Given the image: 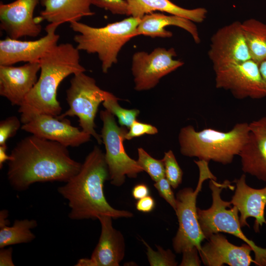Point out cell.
<instances>
[{"instance_id": "cell-26", "label": "cell", "mask_w": 266, "mask_h": 266, "mask_svg": "<svg viewBox=\"0 0 266 266\" xmlns=\"http://www.w3.org/2000/svg\"><path fill=\"white\" fill-rule=\"evenodd\" d=\"M102 105L106 110L117 118L120 126L128 128L136 120L139 114L138 109L122 107L118 103L117 98L109 92L102 102Z\"/></svg>"}, {"instance_id": "cell-30", "label": "cell", "mask_w": 266, "mask_h": 266, "mask_svg": "<svg viewBox=\"0 0 266 266\" xmlns=\"http://www.w3.org/2000/svg\"><path fill=\"white\" fill-rule=\"evenodd\" d=\"M21 120L16 116L8 117L0 122V145L6 144L9 138L14 136L21 127Z\"/></svg>"}, {"instance_id": "cell-34", "label": "cell", "mask_w": 266, "mask_h": 266, "mask_svg": "<svg viewBox=\"0 0 266 266\" xmlns=\"http://www.w3.org/2000/svg\"><path fill=\"white\" fill-rule=\"evenodd\" d=\"M182 259L180 266H199L201 260L199 256V250L196 247L185 251L182 253Z\"/></svg>"}, {"instance_id": "cell-27", "label": "cell", "mask_w": 266, "mask_h": 266, "mask_svg": "<svg viewBox=\"0 0 266 266\" xmlns=\"http://www.w3.org/2000/svg\"><path fill=\"white\" fill-rule=\"evenodd\" d=\"M137 164L154 181L156 182L165 177V167L162 159L157 160L153 158L141 147L137 149Z\"/></svg>"}, {"instance_id": "cell-7", "label": "cell", "mask_w": 266, "mask_h": 266, "mask_svg": "<svg viewBox=\"0 0 266 266\" xmlns=\"http://www.w3.org/2000/svg\"><path fill=\"white\" fill-rule=\"evenodd\" d=\"M199 169V178L195 190L188 187L179 190L176 195V207L175 210L178 229L172 239V246L176 253L196 247L199 252L201 242L206 239L198 220L197 198L201 191L203 183L207 179L217 180L211 172L208 162L202 160L195 161Z\"/></svg>"}, {"instance_id": "cell-1", "label": "cell", "mask_w": 266, "mask_h": 266, "mask_svg": "<svg viewBox=\"0 0 266 266\" xmlns=\"http://www.w3.org/2000/svg\"><path fill=\"white\" fill-rule=\"evenodd\" d=\"M7 176L15 190L23 191L36 182L68 181L82 164L71 158L67 147L32 134L13 148Z\"/></svg>"}, {"instance_id": "cell-20", "label": "cell", "mask_w": 266, "mask_h": 266, "mask_svg": "<svg viewBox=\"0 0 266 266\" xmlns=\"http://www.w3.org/2000/svg\"><path fill=\"white\" fill-rule=\"evenodd\" d=\"M40 2L44 9L35 17L38 24L46 20L59 26L95 14L91 9L90 0H40Z\"/></svg>"}, {"instance_id": "cell-10", "label": "cell", "mask_w": 266, "mask_h": 266, "mask_svg": "<svg viewBox=\"0 0 266 266\" xmlns=\"http://www.w3.org/2000/svg\"><path fill=\"white\" fill-rule=\"evenodd\" d=\"M215 86L230 91L236 99L266 97V84L259 64L252 59L214 67Z\"/></svg>"}, {"instance_id": "cell-36", "label": "cell", "mask_w": 266, "mask_h": 266, "mask_svg": "<svg viewBox=\"0 0 266 266\" xmlns=\"http://www.w3.org/2000/svg\"><path fill=\"white\" fill-rule=\"evenodd\" d=\"M12 248L9 247L1 248L0 250V266H14V264L12 259Z\"/></svg>"}, {"instance_id": "cell-21", "label": "cell", "mask_w": 266, "mask_h": 266, "mask_svg": "<svg viewBox=\"0 0 266 266\" xmlns=\"http://www.w3.org/2000/svg\"><path fill=\"white\" fill-rule=\"evenodd\" d=\"M169 26H176L185 30L196 43H200L199 31L194 22L178 16L161 13L152 12L141 18L136 29V35L169 38L172 36V33L165 28Z\"/></svg>"}, {"instance_id": "cell-8", "label": "cell", "mask_w": 266, "mask_h": 266, "mask_svg": "<svg viewBox=\"0 0 266 266\" xmlns=\"http://www.w3.org/2000/svg\"><path fill=\"white\" fill-rule=\"evenodd\" d=\"M84 72L74 74L71 79L70 86L66 91L69 108L57 117L63 119L77 116L81 130L100 144L102 139L95 129V118L100 103L105 100L109 92L101 89L96 80Z\"/></svg>"}, {"instance_id": "cell-9", "label": "cell", "mask_w": 266, "mask_h": 266, "mask_svg": "<svg viewBox=\"0 0 266 266\" xmlns=\"http://www.w3.org/2000/svg\"><path fill=\"white\" fill-rule=\"evenodd\" d=\"M100 116L103 123L100 135L105 149L104 157L109 180L112 185L120 187L124 183L126 176L136 178L143 170L137 161L130 157L125 151L123 142L127 130L119 126L115 116L107 110H101Z\"/></svg>"}, {"instance_id": "cell-40", "label": "cell", "mask_w": 266, "mask_h": 266, "mask_svg": "<svg viewBox=\"0 0 266 266\" xmlns=\"http://www.w3.org/2000/svg\"><path fill=\"white\" fill-rule=\"evenodd\" d=\"M259 68L262 76L266 84V60L259 64Z\"/></svg>"}, {"instance_id": "cell-38", "label": "cell", "mask_w": 266, "mask_h": 266, "mask_svg": "<svg viewBox=\"0 0 266 266\" xmlns=\"http://www.w3.org/2000/svg\"><path fill=\"white\" fill-rule=\"evenodd\" d=\"M250 130L266 133V117L249 124Z\"/></svg>"}, {"instance_id": "cell-41", "label": "cell", "mask_w": 266, "mask_h": 266, "mask_svg": "<svg viewBox=\"0 0 266 266\" xmlns=\"http://www.w3.org/2000/svg\"><path fill=\"white\" fill-rule=\"evenodd\" d=\"M260 266H266V257L262 259L260 263Z\"/></svg>"}, {"instance_id": "cell-18", "label": "cell", "mask_w": 266, "mask_h": 266, "mask_svg": "<svg viewBox=\"0 0 266 266\" xmlns=\"http://www.w3.org/2000/svg\"><path fill=\"white\" fill-rule=\"evenodd\" d=\"M39 70V62L19 66L0 65V95L12 105L20 106L35 85Z\"/></svg>"}, {"instance_id": "cell-39", "label": "cell", "mask_w": 266, "mask_h": 266, "mask_svg": "<svg viewBox=\"0 0 266 266\" xmlns=\"http://www.w3.org/2000/svg\"><path fill=\"white\" fill-rule=\"evenodd\" d=\"M7 147L6 144L0 145V168L3 167L4 163L11 159V156L7 153Z\"/></svg>"}, {"instance_id": "cell-31", "label": "cell", "mask_w": 266, "mask_h": 266, "mask_svg": "<svg viewBox=\"0 0 266 266\" xmlns=\"http://www.w3.org/2000/svg\"><path fill=\"white\" fill-rule=\"evenodd\" d=\"M91 4L109 11L113 14L129 16L127 0H90Z\"/></svg>"}, {"instance_id": "cell-33", "label": "cell", "mask_w": 266, "mask_h": 266, "mask_svg": "<svg viewBox=\"0 0 266 266\" xmlns=\"http://www.w3.org/2000/svg\"><path fill=\"white\" fill-rule=\"evenodd\" d=\"M160 196L163 198L174 210L176 207V197L171 189V186L166 177H164L154 184Z\"/></svg>"}, {"instance_id": "cell-25", "label": "cell", "mask_w": 266, "mask_h": 266, "mask_svg": "<svg viewBox=\"0 0 266 266\" xmlns=\"http://www.w3.org/2000/svg\"><path fill=\"white\" fill-rule=\"evenodd\" d=\"M251 59L260 64L266 60V23L254 18L241 22Z\"/></svg>"}, {"instance_id": "cell-23", "label": "cell", "mask_w": 266, "mask_h": 266, "mask_svg": "<svg viewBox=\"0 0 266 266\" xmlns=\"http://www.w3.org/2000/svg\"><path fill=\"white\" fill-rule=\"evenodd\" d=\"M238 156L244 173L266 182V133L251 130Z\"/></svg>"}, {"instance_id": "cell-22", "label": "cell", "mask_w": 266, "mask_h": 266, "mask_svg": "<svg viewBox=\"0 0 266 266\" xmlns=\"http://www.w3.org/2000/svg\"><path fill=\"white\" fill-rule=\"evenodd\" d=\"M129 16L141 19L145 15L159 11L183 17L194 23L203 22L207 15L204 7L187 9L179 6L170 0H127Z\"/></svg>"}, {"instance_id": "cell-13", "label": "cell", "mask_w": 266, "mask_h": 266, "mask_svg": "<svg viewBox=\"0 0 266 266\" xmlns=\"http://www.w3.org/2000/svg\"><path fill=\"white\" fill-rule=\"evenodd\" d=\"M59 26L50 23L46 34L35 40L22 41L7 37L0 40V65H13L20 62H39L45 53L57 44L60 36L55 32Z\"/></svg>"}, {"instance_id": "cell-16", "label": "cell", "mask_w": 266, "mask_h": 266, "mask_svg": "<svg viewBox=\"0 0 266 266\" xmlns=\"http://www.w3.org/2000/svg\"><path fill=\"white\" fill-rule=\"evenodd\" d=\"M109 216L99 217L101 232L97 245L90 258L78 261L76 266H119L125 255L126 245L122 233L112 225Z\"/></svg>"}, {"instance_id": "cell-19", "label": "cell", "mask_w": 266, "mask_h": 266, "mask_svg": "<svg viewBox=\"0 0 266 266\" xmlns=\"http://www.w3.org/2000/svg\"><path fill=\"white\" fill-rule=\"evenodd\" d=\"M236 189L231 204L235 206L240 212L239 221L241 227L248 226L247 219L253 217L255 219L254 229L257 233L260 227L266 224L265 208L266 205V186L262 189H254L246 183V176L242 174L235 180Z\"/></svg>"}, {"instance_id": "cell-11", "label": "cell", "mask_w": 266, "mask_h": 266, "mask_svg": "<svg viewBox=\"0 0 266 266\" xmlns=\"http://www.w3.org/2000/svg\"><path fill=\"white\" fill-rule=\"evenodd\" d=\"M173 48H157L150 53L135 52L133 56L132 72L134 89L146 91L155 87L164 76L182 66L184 63L175 60Z\"/></svg>"}, {"instance_id": "cell-2", "label": "cell", "mask_w": 266, "mask_h": 266, "mask_svg": "<svg viewBox=\"0 0 266 266\" xmlns=\"http://www.w3.org/2000/svg\"><path fill=\"white\" fill-rule=\"evenodd\" d=\"M107 180L109 175L104 153L95 146L78 172L57 190L68 201L70 219H98L105 215L113 219L133 217L132 212L115 209L108 202L103 192L104 183Z\"/></svg>"}, {"instance_id": "cell-3", "label": "cell", "mask_w": 266, "mask_h": 266, "mask_svg": "<svg viewBox=\"0 0 266 266\" xmlns=\"http://www.w3.org/2000/svg\"><path fill=\"white\" fill-rule=\"evenodd\" d=\"M79 51L70 43H62L52 47L41 58L39 77L19 106L22 124L38 114H61L62 108L57 99L59 86L68 76L86 71L80 63Z\"/></svg>"}, {"instance_id": "cell-28", "label": "cell", "mask_w": 266, "mask_h": 266, "mask_svg": "<svg viewBox=\"0 0 266 266\" xmlns=\"http://www.w3.org/2000/svg\"><path fill=\"white\" fill-rule=\"evenodd\" d=\"M146 247V254L151 266H176L178 263L175 255L169 249L165 250L160 245H156L157 251L153 250L144 240H142Z\"/></svg>"}, {"instance_id": "cell-29", "label": "cell", "mask_w": 266, "mask_h": 266, "mask_svg": "<svg viewBox=\"0 0 266 266\" xmlns=\"http://www.w3.org/2000/svg\"><path fill=\"white\" fill-rule=\"evenodd\" d=\"M162 160L164 164L165 177L172 188L176 189L182 182L183 171L172 151L170 150L165 152Z\"/></svg>"}, {"instance_id": "cell-4", "label": "cell", "mask_w": 266, "mask_h": 266, "mask_svg": "<svg viewBox=\"0 0 266 266\" xmlns=\"http://www.w3.org/2000/svg\"><path fill=\"white\" fill-rule=\"evenodd\" d=\"M249 124L239 123L228 132L212 128L197 131L192 125L182 128L178 135L180 153L200 160L227 165L238 155L250 132Z\"/></svg>"}, {"instance_id": "cell-32", "label": "cell", "mask_w": 266, "mask_h": 266, "mask_svg": "<svg viewBox=\"0 0 266 266\" xmlns=\"http://www.w3.org/2000/svg\"><path fill=\"white\" fill-rule=\"evenodd\" d=\"M129 131L126 134V139L131 140L134 137H139L144 134H155L158 131L155 126L146 123L134 121L129 127Z\"/></svg>"}, {"instance_id": "cell-14", "label": "cell", "mask_w": 266, "mask_h": 266, "mask_svg": "<svg viewBox=\"0 0 266 266\" xmlns=\"http://www.w3.org/2000/svg\"><path fill=\"white\" fill-rule=\"evenodd\" d=\"M21 129L32 134L57 142L68 147H78L89 141L91 135L71 125L66 118L59 119L48 114H38L27 123Z\"/></svg>"}, {"instance_id": "cell-17", "label": "cell", "mask_w": 266, "mask_h": 266, "mask_svg": "<svg viewBox=\"0 0 266 266\" xmlns=\"http://www.w3.org/2000/svg\"><path fill=\"white\" fill-rule=\"evenodd\" d=\"M207 239L199 252L205 266H249L254 262L250 255L252 248L246 243L235 245L220 233L212 234Z\"/></svg>"}, {"instance_id": "cell-35", "label": "cell", "mask_w": 266, "mask_h": 266, "mask_svg": "<svg viewBox=\"0 0 266 266\" xmlns=\"http://www.w3.org/2000/svg\"><path fill=\"white\" fill-rule=\"evenodd\" d=\"M154 199L149 195L142 198L135 204L136 209L141 212L149 213L153 210L155 207Z\"/></svg>"}, {"instance_id": "cell-15", "label": "cell", "mask_w": 266, "mask_h": 266, "mask_svg": "<svg viewBox=\"0 0 266 266\" xmlns=\"http://www.w3.org/2000/svg\"><path fill=\"white\" fill-rule=\"evenodd\" d=\"M40 0H16L0 3V27L8 36L19 39L23 36L36 37L42 27L34 17V11Z\"/></svg>"}, {"instance_id": "cell-5", "label": "cell", "mask_w": 266, "mask_h": 266, "mask_svg": "<svg viewBox=\"0 0 266 266\" xmlns=\"http://www.w3.org/2000/svg\"><path fill=\"white\" fill-rule=\"evenodd\" d=\"M140 19L130 16L123 20L96 28L75 21L70 24L71 30L77 33L73 38L78 50L97 54L103 73L117 63L118 56L123 46L136 36Z\"/></svg>"}, {"instance_id": "cell-12", "label": "cell", "mask_w": 266, "mask_h": 266, "mask_svg": "<svg viewBox=\"0 0 266 266\" xmlns=\"http://www.w3.org/2000/svg\"><path fill=\"white\" fill-rule=\"evenodd\" d=\"M208 55L213 68L251 59L241 22L234 21L218 29L211 38Z\"/></svg>"}, {"instance_id": "cell-24", "label": "cell", "mask_w": 266, "mask_h": 266, "mask_svg": "<svg viewBox=\"0 0 266 266\" xmlns=\"http://www.w3.org/2000/svg\"><path fill=\"white\" fill-rule=\"evenodd\" d=\"M8 212L3 209L0 212V248L21 243H29L35 238L32 229L37 226L34 219L16 220L9 226Z\"/></svg>"}, {"instance_id": "cell-37", "label": "cell", "mask_w": 266, "mask_h": 266, "mask_svg": "<svg viewBox=\"0 0 266 266\" xmlns=\"http://www.w3.org/2000/svg\"><path fill=\"white\" fill-rule=\"evenodd\" d=\"M132 196L135 200H139L149 195L148 187L145 184H138L133 187L132 190Z\"/></svg>"}, {"instance_id": "cell-6", "label": "cell", "mask_w": 266, "mask_h": 266, "mask_svg": "<svg viewBox=\"0 0 266 266\" xmlns=\"http://www.w3.org/2000/svg\"><path fill=\"white\" fill-rule=\"evenodd\" d=\"M216 180H209L212 199L211 207L207 209L197 208L198 220L204 235L207 239L212 234L223 232L241 239L251 246L255 254L254 262L260 266L262 259L266 257V248L257 246L244 235L241 229L238 209L234 206L229 208L232 204L231 201L222 199V190L228 187L232 188L231 182L225 180L220 183Z\"/></svg>"}]
</instances>
